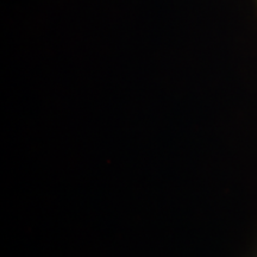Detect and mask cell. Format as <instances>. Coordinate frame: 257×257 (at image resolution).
I'll return each mask as SVG.
<instances>
[]
</instances>
